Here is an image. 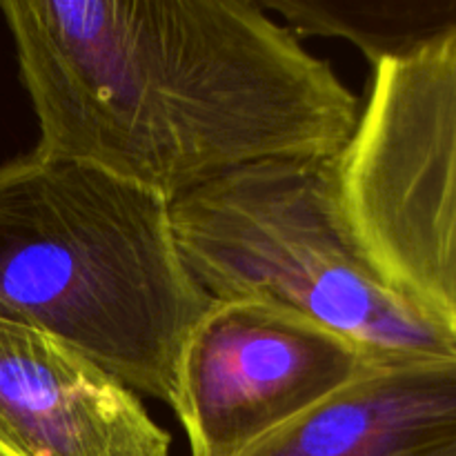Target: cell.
<instances>
[{
  "label": "cell",
  "instance_id": "1",
  "mask_svg": "<svg viewBox=\"0 0 456 456\" xmlns=\"http://www.w3.org/2000/svg\"><path fill=\"white\" fill-rule=\"evenodd\" d=\"M40 138L172 203L270 159L343 151L359 98L258 0H3Z\"/></svg>",
  "mask_w": 456,
  "mask_h": 456
},
{
  "label": "cell",
  "instance_id": "2",
  "mask_svg": "<svg viewBox=\"0 0 456 456\" xmlns=\"http://www.w3.org/2000/svg\"><path fill=\"white\" fill-rule=\"evenodd\" d=\"M212 305L163 196L38 150L0 167L3 319L172 408L183 347Z\"/></svg>",
  "mask_w": 456,
  "mask_h": 456
},
{
  "label": "cell",
  "instance_id": "3",
  "mask_svg": "<svg viewBox=\"0 0 456 456\" xmlns=\"http://www.w3.org/2000/svg\"><path fill=\"white\" fill-rule=\"evenodd\" d=\"M338 156L261 160L174 199L187 270L214 301L288 310L377 365L454 354V338L401 297L361 245Z\"/></svg>",
  "mask_w": 456,
  "mask_h": 456
},
{
  "label": "cell",
  "instance_id": "4",
  "mask_svg": "<svg viewBox=\"0 0 456 456\" xmlns=\"http://www.w3.org/2000/svg\"><path fill=\"white\" fill-rule=\"evenodd\" d=\"M338 167L368 256L456 341V22L374 65Z\"/></svg>",
  "mask_w": 456,
  "mask_h": 456
},
{
  "label": "cell",
  "instance_id": "5",
  "mask_svg": "<svg viewBox=\"0 0 456 456\" xmlns=\"http://www.w3.org/2000/svg\"><path fill=\"white\" fill-rule=\"evenodd\" d=\"M372 361L338 334L258 301H214L178 363L191 456H240L328 401Z\"/></svg>",
  "mask_w": 456,
  "mask_h": 456
},
{
  "label": "cell",
  "instance_id": "6",
  "mask_svg": "<svg viewBox=\"0 0 456 456\" xmlns=\"http://www.w3.org/2000/svg\"><path fill=\"white\" fill-rule=\"evenodd\" d=\"M141 396L83 354L0 316V456H169Z\"/></svg>",
  "mask_w": 456,
  "mask_h": 456
},
{
  "label": "cell",
  "instance_id": "7",
  "mask_svg": "<svg viewBox=\"0 0 456 456\" xmlns=\"http://www.w3.org/2000/svg\"><path fill=\"white\" fill-rule=\"evenodd\" d=\"M240 456H456V352L372 365Z\"/></svg>",
  "mask_w": 456,
  "mask_h": 456
}]
</instances>
